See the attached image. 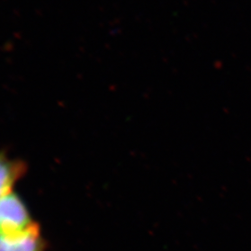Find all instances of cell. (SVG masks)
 <instances>
[{"label": "cell", "instance_id": "6da1fadb", "mask_svg": "<svg viewBox=\"0 0 251 251\" xmlns=\"http://www.w3.org/2000/svg\"><path fill=\"white\" fill-rule=\"evenodd\" d=\"M23 199L11 193L0 199V234L20 233L35 225Z\"/></svg>", "mask_w": 251, "mask_h": 251}, {"label": "cell", "instance_id": "7a4b0ae2", "mask_svg": "<svg viewBox=\"0 0 251 251\" xmlns=\"http://www.w3.org/2000/svg\"><path fill=\"white\" fill-rule=\"evenodd\" d=\"M0 251H47V243L37 224L11 234H0Z\"/></svg>", "mask_w": 251, "mask_h": 251}, {"label": "cell", "instance_id": "3957f363", "mask_svg": "<svg viewBox=\"0 0 251 251\" xmlns=\"http://www.w3.org/2000/svg\"><path fill=\"white\" fill-rule=\"evenodd\" d=\"M27 172L25 162L0 152V199L13 193L12 190Z\"/></svg>", "mask_w": 251, "mask_h": 251}]
</instances>
